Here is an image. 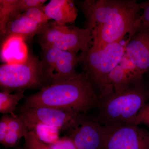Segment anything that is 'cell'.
Returning a JSON list of instances; mask_svg holds the SVG:
<instances>
[{"instance_id":"obj_1","label":"cell","mask_w":149,"mask_h":149,"mask_svg":"<svg viewBox=\"0 0 149 149\" xmlns=\"http://www.w3.org/2000/svg\"><path fill=\"white\" fill-rule=\"evenodd\" d=\"M86 19V28L92 31V46L103 47L130 38L140 16L136 0H85L79 4Z\"/></svg>"},{"instance_id":"obj_2","label":"cell","mask_w":149,"mask_h":149,"mask_svg":"<svg viewBox=\"0 0 149 149\" xmlns=\"http://www.w3.org/2000/svg\"><path fill=\"white\" fill-rule=\"evenodd\" d=\"M98 102V96L83 72L67 81L42 88L38 93L27 97L20 110L49 107L86 113L97 107Z\"/></svg>"},{"instance_id":"obj_3","label":"cell","mask_w":149,"mask_h":149,"mask_svg":"<svg viewBox=\"0 0 149 149\" xmlns=\"http://www.w3.org/2000/svg\"><path fill=\"white\" fill-rule=\"evenodd\" d=\"M149 101V85L143 80L127 89L99 99L97 120L102 125L115 123L134 124L136 116Z\"/></svg>"},{"instance_id":"obj_4","label":"cell","mask_w":149,"mask_h":149,"mask_svg":"<svg viewBox=\"0 0 149 149\" xmlns=\"http://www.w3.org/2000/svg\"><path fill=\"white\" fill-rule=\"evenodd\" d=\"M125 53V45H123L120 42L111 43L102 48L92 46L80 54L85 73L96 93H98L99 99L112 93L109 84V76L120 63Z\"/></svg>"},{"instance_id":"obj_5","label":"cell","mask_w":149,"mask_h":149,"mask_svg":"<svg viewBox=\"0 0 149 149\" xmlns=\"http://www.w3.org/2000/svg\"><path fill=\"white\" fill-rule=\"evenodd\" d=\"M41 49L54 48L77 53H84L93 45L92 31L88 28L49 22L37 35Z\"/></svg>"},{"instance_id":"obj_6","label":"cell","mask_w":149,"mask_h":149,"mask_svg":"<svg viewBox=\"0 0 149 149\" xmlns=\"http://www.w3.org/2000/svg\"><path fill=\"white\" fill-rule=\"evenodd\" d=\"M48 85L42 72L40 60L29 54L24 62L0 66V87L2 91H24L43 88Z\"/></svg>"},{"instance_id":"obj_7","label":"cell","mask_w":149,"mask_h":149,"mask_svg":"<svg viewBox=\"0 0 149 149\" xmlns=\"http://www.w3.org/2000/svg\"><path fill=\"white\" fill-rule=\"evenodd\" d=\"M42 50L40 61L48 85L64 82L79 74L76 68L81 62L80 54L54 48Z\"/></svg>"},{"instance_id":"obj_8","label":"cell","mask_w":149,"mask_h":149,"mask_svg":"<svg viewBox=\"0 0 149 149\" xmlns=\"http://www.w3.org/2000/svg\"><path fill=\"white\" fill-rule=\"evenodd\" d=\"M103 125L102 149H149V132L139 125L123 123Z\"/></svg>"},{"instance_id":"obj_9","label":"cell","mask_w":149,"mask_h":149,"mask_svg":"<svg viewBox=\"0 0 149 149\" xmlns=\"http://www.w3.org/2000/svg\"><path fill=\"white\" fill-rule=\"evenodd\" d=\"M20 112L19 116L29 131L39 125L52 126L58 130L72 129L84 118L81 113L74 111L49 107L31 108Z\"/></svg>"},{"instance_id":"obj_10","label":"cell","mask_w":149,"mask_h":149,"mask_svg":"<svg viewBox=\"0 0 149 149\" xmlns=\"http://www.w3.org/2000/svg\"><path fill=\"white\" fill-rule=\"evenodd\" d=\"M103 125L96 119L83 118L80 123L71 129L70 138L77 149H102Z\"/></svg>"},{"instance_id":"obj_11","label":"cell","mask_w":149,"mask_h":149,"mask_svg":"<svg viewBox=\"0 0 149 149\" xmlns=\"http://www.w3.org/2000/svg\"><path fill=\"white\" fill-rule=\"evenodd\" d=\"M125 45V53L141 74L149 72V28L136 32Z\"/></svg>"},{"instance_id":"obj_12","label":"cell","mask_w":149,"mask_h":149,"mask_svg":"<svg viewBox=\"0 0 149 149\" xmlns=\"http://www.w3.org/2000/svg\"><path fill=\"white\" fill-rule=\"evenodd\" d=\"M44 27L23 13L20 14L7 24L4 33L1 37V44L11 37H20L24 41L31 40Z\"/></svg>"},{"instance_id":"obj_13","label":"cell","mask_w":149,"mask_h":149,"mask_svg":"<svg viewBox=\"0 0 149 149\" xmlns=\"http://www.w3.org/2000/svg\"><path fill=\"white\" fill-rule=\"evenodd\" d=\"M45 11L49 20L63 24L74 23L78 15V10L72 0H51L45 5Z\"/></svg>"},{"instance_id":"obj_14","label":"cell","mask_w":149,"mask_h":149,"mask_svg":"<svg viewBox=\"0 0 149 149\" xmlns=\"http://www.w3.org/2000/svg\"><path fill=\"white\" fill-rule=\"evenodd\" d=\"M29 55L24 41L20 37H10L1 44V59L6 64L24 62Z\"/></svg>"},{"instance_id":"obj_15","label":"cell","mask_w":149,"mask_h":149,"mask_svg":"<svg viewBox=\"0 0 149 149\" xmlns=\"http://www.w3.org/2000/svg\"><path fill=\"white\" fill-rule=\"evenodd\" d=\"M8 133L2 145L6 147L15 146L22 137L29 132L23 119L20 116H8Z\"/></svg>"},{"instance_id":"obj_16","label":"cell","mask_w":149,"mask_h":149,"mask_svg":"<svg viewBox=\"0 0 149 149\" xmlns=\"http://www.w3.org/2000/svg\"><path fill=\"white\" fill-rule=\"evenodd\" d=\"M108 82L113 92L123 91L137 83L133 80L127 70L119 63L110 73Z\"/></svg>"},{"instance_id":"obj_17","label":"cell","mask_w":149,"mask_h":149,"mask_svg":"<svg viewBox=\"0 0 149 149\" xmlns=\"http://www.w3.org/2000/svg\"><path fill=\"white\" fill-rule=\"evenodd\" d=\"M18 0H0V35L4 33L9 22L22 14Z\"/></svg>"},{"instance_id":"obj_18","label":"cell","mask_w":149,"mask_h":149,"mask_svg":"<svg viewBox=\"0 0 149 149\" xmlns=\"http://www.w3.org/2000/svg\"><path fill=\"white\" fill-rule=\"evenodd\" d=\"M24 91H17L11 94L7 91L0 93V113H10L13 116H16L14 111L16 109L19 102L24 97Z\"/></svg>"},{"instance_id":"obj_19","label":"cell","mask_w":149,"mask_h":149,"mask_svg":"<svg viewBox=\"0 0 149 149\" xmlns=\"http://www.w3.org/2000/svg\"><path fill=\"white\" fill-rule=\"evenodd\" d=\"M37 136L44 143L49 144L53 143L58 140V130L57 128L48 125H39L34 129Z\"/></svg>"},{"instance_id":"obj_20","label":"cell","mask_w":149,"mask_h":149,"mask_svg":"<svg viewBox=\"0 0 149 149\" xmlns=\"http://www.w3.org/2000/svg\"><path fill=\"white\" fill-rule=\"evenodd\" d=\"M45 5L35 7L25 11L23 14L40 26L45 27L49 23V19L45 11Z\"/></svg>"},{"instance_id":"obj_21","label":"cell","mask_w":149,"mask_h":149,"mask_svg":"<svg viewBox=\"0 0 149 149\" xmlns=\"http://www.w3.org/2000/svg\"><path fill=\"white\" fill-rule=\"evenodd\" d=\"M143 13L136 22L132 37L138 31L149 28V1L140 3Z\"/></svg>"},{"instance_id":"obj_22","label":"cell","mask_w":149,"mask_h":149,"mask_svg":"<svg viewBox=\"0 0 149 149\" xmlns=\"http://www.w3.org/2000/svg\"><path fill=\"white\" fill-rule=\"evenodd\" d=\"M24 138V149H51L49 146L40 140L34 130L28 132Z\"/></svg>"},{"instance_id":"obj_23","label":"cell","mask_w":149,"mask_h":149,"mask_svg":"<svg viewBox=\"0 0 149 149\" xmlns=\"http://www.w3.org/2000/svg\"><path fill=\"white\" fill-rule=\"evenodd\" d=\"M49 146L51 149H77L72 139L67 137L58 139Z\"/></svg>"},{"instance_id":"obj_24","label":"cell","mask_w":149,"mask_h":149,"mask_svg":"<svg viewBox=\"0 0 149 149\" xmlns=\"http://www.w3.org/2000/svg\"><path fill=\"white\" fill-rule=\"evenodd\" d=\"M134 124H144L149 127V102L142 107L136 116Z\"/></svg>"},{"instance_id":"obj_25","label":"cell","mask_w":149,"mask_h":149,"mask_svg":"<svg viewBox=\"0 0 149 149\" xmlns=\"http://www.w3.org/2000/svg\"><path fill=\"white\" fill-rule=\"evenodd\" d=\"M8 116H3L0 121V143H2L8 133Z\"/></svg>"},{"instance_id":"obj_26","label":"cell","mask_w":149,"mask_h":149,"mask_svg":"<svg viewBox=\"0 0 149 149\" xmlns=\"http://www.w3.org/2000/svg\"><path fill=\"white\" fill-rule=\"evenodd\" d=\"M24 149L17 148V149Z\"/></svg>"}]
</instances>
